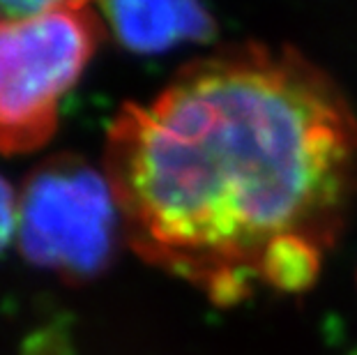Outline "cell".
<instances>
[{"instance_id": "cell-2", "label": "cell", "mask_w": 357, "mask_h": 355, "mask_svg": "<svg viewBox=\"0 0 357 355\" xmlns=\"http://www.w3.org/2000/svg\"><path fill=\"white\" fill-rule=\"evenodd\" d=\"M100 37L88 7L0 21V153H33L53 137Z\"/></svg>"}, {"instance_id": "cell-4", "label": "cell", "mask_w": 357, "mask_h": 355, "mask_svg": "<svg viewBox=\"0 0 357 355\" xmlns=\"http://www.w3.org/2000/svg\"><path fill=\"white\" fill-rule=\"evenodd\" d=\"M106 21L120 44L139 54H162L212 33L201 0H102Z\"/></svg>"}, {"instance_id": "cell-3", "label": "cell", "mask_w": 357, "mask_h": 355, "mask_svg": "<svg viewBox=\"0 0 357 355\" xmlns=\"http://www.w3.org/2000/svg\"><path fill=\"white\" fill-rule=\"evenodd\" d=\"M120 210L109 178L74 155L47 160L19 196V245L28 261L70 277L102 270Z\"/></svg>"}, {"instance_id": "cell-5", "label": "cell", "mask_w": 357, "mask_h": 355, "mask_svg": "<svg viewBox=\"0 0 357 355\" xmlns=\"http://www.w3.org/2000/svg\"><path fill=\"white\" fill-rule=\"evenodd\" d=\"M90 0H0V12L7 19H24L35 14L74 10V7H88Z\"/></svg>"}, {"instance_id": "cell-6", "label": "cell", "mask_w": 357, "mask_h": 355, "mask_svg": "<svg viewBox=\"0 0 357 355\" xmlns=\"http://www.w3.org/2000/svg\"><path fill=\"white\" fill-rule=\"evenodd\" d=\"M19 222V199L14 196L10 183L0 176V252L10 245Z\"/></svg>"}, {"instance_id": "cell-1", "label": "cell", "mask_w": 357, "mask_h": 355, "mask_svg": "<svg viewBox=\"0 0 357 355\" xmlns=\"http://www.w3.org/2000/svg\"><path fill=\"white\" fill-rule=\"evenodd\" d=\"M132 247L215 302L316 282L357 194V113L293 47L238 44L189 63L106 134Z\"/></svg>"}]
</instances>
